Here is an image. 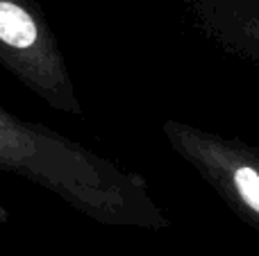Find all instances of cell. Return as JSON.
Wrapping results in <instances>:
<instances>
[{
    "mask_svg": "<svg viewBox=\"0 0 259 256\" xmlns=\"http://www.w3.org/2000/svg\"><path fill=\"white\" fill-rule=\"evenodd\" d=\"M0 170L46 186L98 220L143 222L130 193L132 181L87 150L5 109H0Z\"/></svg>",
    "mask_w": 259,
    "mask_h": 256,
    "instance_id": "6da1fadb",
    "label": "cell"
},
{
    "mask_svg": "<svg viewBox=\"0 0 259 256\" xmlns=\"http://www.w3.org/2000/svg\"><path fill=\"white\" fill-rule=\"evenodd\" d=\"M0 63L50 104H71L59 52L30 0H0Z\"/></svg>",
    "mask_w": 259,
    "mask_h": 256,
    "instance_id": "7a4b0ae2",
    "label": "cell"
},
{
    "mask_svg": "<svg viewBox=\"0 0 259 256\" xmlns=\"http://www.w3.org/2000/svg\"><path fill=\"white\" fill-rule=\"evenodd\" d=\"M193 159L211 168V177L219 184L230 188V195L243 204L252 216L259 218V168L248 161H239L228 154H221L219 148L193 145Z\"/></svg>",
    "mask_w": 259,
    "mask_h": 256,
    "instance_id": "3957f363",
    "label": "cell"
},
{
    "mask_svg": "<svg viewBox=\"0 0 259 256\" xmlns=\"http://www.w3.org/2000/svg\"><path fill=\"white\" fill-rule=\"evenodd\" d=\"M252 34H255V36H257V41H259V25L252 27Z\"/></svg>",
    "mask_w": 259,
    "mask_h": 256,
    "instance_id": "277c9868",
    "label": "cell"
}]
</instances>
